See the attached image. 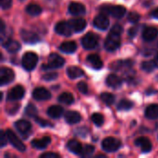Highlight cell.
Listing matches in <instances>:
<instances>
[{
    "mask_svg": "<svg viewBox=\"0 0 158 158\" xmlns=\"http://www.w3.org/2000/svg\"><path fill=\"white\" fill-rule=\"evenodd\" d=\"M57 73H55V72H51V73H48V74H45L44 76V80H45V81H54V80H56V78H57Z\"/></svg>",
    "mask_w": 158,
    "mask_h": 158,
    "instance_id": "60d3db41",
    "label": "cell"
},
{
    "mask_svg": "<svg viewBox=\"0 0 158 158\" xmlns=\"http://www.w3.org/2000/svg\"><path fill=\"white\" fill-rule=\"evenodd\" d=\"M51 139L49 137H44L39 140H33L31 142V146L36 149H44L50 143Z\"/></svg>",
    "mask_w": 158,
    "mask_h": 158,
    "instance_id": "d4e9b609",
    "label": "cell"
},
{
    "mask_svg": "<svg viewBox=\"0 0 158 158\" xmlns=\"http://www.w3.org/2000/svg\"><path fill=\"white\" fill-rule=\"evenodd\" d=\"M55 30H56V31L58 34L63 35V36H70L72 34V31H73L70 24L69 22H66V21H60V22H58L56 25Z\"/></svg>",
    "mask_w": 158,
    "mask_h": 158,
    "instance_id": "9c48e42d",
    "label": "cell"
},
{
    "mask_svg": "<svg viewBox=\"0 0 158 158\" xmlns=\"http://www.w3.org/2000/svg\"><path fill=\"white\" fill-rule=\"evenodd\" d=\"M140 18H141V17H140V15H139L137 12H131V13L129 14V16H128L129 20H130L131 22H132V23H135V22L139 21Z\"/></svg>",
    "mask_w": 158,
    "mask_h": 158,
    "instance_id": "74e56055",
    "label": "cell"
},
{
    "mask_svg": "<svg viewBox=\"0 0 158 158\" xmlns=\"http://www.w3.org/2000/svg\"><path fill=\"white\" fill-rule=\"evenodd\" d=\"M98 44V37L93 32H88L81 39V44L85 49H94Z\"/></svg>",
    "mask_w": 158,
    "mask_h": 158,
    "instance_id": "52a82bcc",
    "label": "cell"
},
{
    "mask_svg": "<svg viewBox=\"0 0 158 158\" xmlns=\"http://www.w3.org/2000/svg\"><path fill=\"white\" fill-rule=\"evenodd\" d=\"M37 113H38V111H37L36 107H35L33 105H31V104L28 105V106H27V107L25 108V114H26L28 117L35 118V117H36V115H37Z\"/></svg>",
    "mask_w": 158,
    "mask_h": 158,
    "instance_id": "836d02e7",
    "label": "cell"
},
{
    "mask_svg": "<svg viewBox=\"0 0 158 158\" xmlns=\"http://www.w3.org/2000/svg\"><path fill=\"white\" fill-rule=\"evenodd\" d=\"M37 62H38L37 55L33 52H27V53H25V55L22 57L21 65L25 70L31 71L36 67Z\"/></svg>",
    "mask_w": 158,
    "mask_h": 158,
    "instance_id": "7a4b0ae2",
    "label": "cell"
},
{
    "mask_svg": "<svg viewBox=\"0 0 158 158\" xmlns=\"http://www.w3.org/2000/svg\"><path fill=\"white\" fill-rule=\"evenodd\" d=\"M12 5V0H1L2 9H8Z\"/></svg>",
    "mask_w": 158,
    "mask_h": 158,
    "instance_id": "b9f144b4",
    "label": "cell"
},
{
    "mask_svg": "<svg viewBox=\"0 0 158 158\" xmlns=\"http://www.w3.org/2000/svg\"><path fill=\"white\" fill-rule=\"evenodd\" d=\"M69 23L70 24L73 31H75V32H80V31H83L86 27V20L82 18L72 19L69 21Z\"/></svg>",
    "mask_w": 158,
    "mask_h": 158,
    "instance_id": "4fadbf2b",
    "label": "cell"
},
{
    "mask_svg": "<svg viewBox=\"0 0 158 158\" xmlns=\"http://www.w3.org/2000/svg\"><path fill=\"white\" fill-rule=\"evenodd\" d=\"M145 117L149 119L158 118V105H150L145 110Z\"/></svg>",
    "mask_w": 158,
    "mask_h": 158,
    "instance_id": "4316f807",
    "label": "cell"
},
{
    "mask_svg": "<svg viewBox=\"0 0 158 158\" xmlns=\"http://www.w3.org/2000/svg\"><path fill=\"white\" fill-rule=\"evenodd\" d=\"M15 75L11 69L8 68H1L0 69V85H6L14 81Z\"/></svg>",
    "mask_w": 158,
    "mask_h": 158,
    "instance_id": "ba28073f",
    "label": "cell"
},
{
    "mask_svg": "<svg viewBox=\"0 0 158 158\" xmlns=\"http://www.w3.org/2000/svg\"><path fill=\"white\" fill-rule=\"evenodd\" d=\"M78 89H79V91H80L81 94H88V86H87V84H86L85 82H83V81H81V82L78 83Z\"/></svg>",
    "mask_w": 158,
    "mask_h": 158,
    "instance_id": "f35d334b",
    "label": "cell"
},
{
    "mask_svg": "<svg viewBox=\"0 0 158 158\" xmlns=\"http://www.w3.org/2000/svg\"><path fill=\"white\" fill-rule=\"evenodd\" d=\"M32 96L35 100L44 101V100H48L51 98V94L46 89H44L43 87H39V88L34 89V91L32 93Z\"/></svg>",
    "mask_w": 158,
    "mask_h": 158,
    "instance_id": "7c38bea8",
    "label": "cell"
},
{
    "mask_svg": "<svg viewBox=\"0 0 158 158\" xmlns=\"http://www.w3.org/2000/svg\"><path fill=\"white\" fill-rule=\"evenodd\" d=\"M119 147H120V142L112 137L106 138L102 142V148L104 149V151L108 153L116 152L117 150H118Z\"/></svg>",
    "mask_w": 158,
    "mask_h": 158,
    "instance_id": "5b68a950",
    "label": "cell"
},
{
    "mask_svg": "<svg viewBox=\"0 0 158 158\" xmlns=\"http://www.w3.org/2000/svg\"><path fill=\"white\" fill-rule=\"evenodd\" d=\"M63 113H64V109L62 106H52L47 110L48 116L51 117L52 118H58L63 115Z\"/></svg>",
    "mask_w": 158,
    "mask_h": 158,
    "instance_id": "cb8c5ba5",
    "label": "cell"
},
{
    "mask_svg": "<svg viewBox=\"0 0 158 158\" xmlns=\"http://www.w3.org/2000/svg\"><path fill=\"white\" fill-rule=\"evenodd\" d=\"M34 118H35V121H36V123H38V124H39V125H41L42 127L51 126V124H50V123H48L46 120H44L43 118H37V117H35Z\"/></svg>",
    "mask_w": 158,
    "mask_h": 158,
    "instance_id": "7bdbcfd3",
    "label": "cell"
},
{
    "mask_svg": "<svg viewBox=\"0 0 158 158\" xmlns=\"http://www.w3.org/2000/svg\"><path fill=\"white\" fill-rule=\"evenodd\" d=\"M42 158H58L59 156L57 154L55 153H44L43 155H41Z\"/></svg>",
    "mask_w": 158,
    "mask_h": 158,
    "instance_id": "ee69618b",
    "label": "cell"
},
{
    "mask_svg": "<svg viewBox=\"0 0 158 158\" xmlns=\"http://www.w3.org/2000/svg\"><path fill=\"white\" fill-rule=\"evenodd\" d=\"M59 49L63 53L71 54V53H74L76 51L77 44L74 42H65V43L61 44V45L59 46Z\"/></svg>",
    "mask_w": 158,
    "mask_h": 158,
    "instance_id": "484cf974",
    "label": "cell"
},
{
    "mask_svg": "<svg viewBox=\"0 0 158 158\" xmlns=\"http://www.w3.org/2000/svg\"><path fill=\"white\" fill-rule=\"evenodd\" d=\"M69 11L72 15H82L85 13V6L78 2H72L69 6Z\"/></svg>",
    "mask_w": 158,
    "mask_h": 158,
    "instance_id": "ac0fdd59",
    "label": "cell"
},
{
    "mask_svg": "<svg viewBox=\"0 0 158 158\" xmlns=\"http://www.w3.org/2000/svg\"><path fill=\"white\" fill-rule=\"evenodd\" d=\"M26 11L31 16H38L42 12V8L40 6H38L36 4H31L26 7Z\"/></svg>",
    "mask_w": 158,
    "mask_h": 158,
    "instance_id": "4dcf8cb0",
    "label": "cell"
},
{
    "mask_svg": "<svg viewBox=\"0 0 158 158\" xmlns=\"http://www.w3.org/2000/svg\"><path fill=\"white\" fill-rule=\"evenodd\" d=\"M87 61L94 69H100L103 67V61L100 58V56L96 54L89 55L87 57Z\"/></svg>",
    "mask_w": 158,
    "mask_h": 158,
    "instance_id": "44dd1931",
    "label": "cell"
},
{
    "mask_svg": "<svg viewBox=\"0 0 158 158\" xmlns=\"http://www.w3.org/2000/svg\"><path fill=\"white\" fill-rule=\"evenodd\" d=\"M65 64V60L62 56L57 54H51L48 56V62L45 65H43V69H51L61 68Z\"/></svg>",
    "mask_w": 158,
    "mask_h": 158,
    "instance_id": "277c9868",
    "label": "cell"
},
{
    "mask_svg": "<svg viewBox=\"0 0 158 158\" xmlns=\"http://www.w3.org/2000/svg\"><path fill=\"white\" fill-rule=\"evenodd\" d=\"M101 9L104 13H107L116 19H121L127 11L123 6H104Z\"/></svg>",
    "mask_w": 158,
    "mask_h": 158,
    "instance_id": "3957f363",
    "label": "cell"
},
{
    "mask_svg": "<svg viewBox=\"0 0 158 158\" xmlns=\"http://www.w3.org/2000/svg\"><path fill=\"white\" fill-rule=\"evenodd\" d=\"M157 55H158V54H157Z\"/></svg>",
    "mask_w": 158,
    "mask_h": 158,
    "instance_id": "f907efd6",
    "label": "cell"
},
{
    "mask_svg": "<svg viewBox=\"0 0 158 158\" xmlns=\"http://www.w3.org/2000/svg\"><path fill=\"white\" fill-rule=\"evenodd\" d=\"M131 66H132V62L131 60H124V61H116L111 65V68L114 70H121L124 68L129 69Z\"/></svg>",
    "mask_w": 158,
    "mask_h": 158,
    "instance_id": "f1b7e54d",
    "label": "cell"
},
{
    "mask_svg": "<svg viewBox=\"0 0 158 158\" xmlns=\"http://www.w3.org/2000/svg\"><path fill=\"white\" fill-rule=\"evenodd\" d=\"M135 145L138 146V147H140L143 153H148V152H150L152 150V143L145 137L138 138L135 141Z\"/></svg>",
    "mask_w": 158,
    "mask_h": 158,
    "instance_id": "2e32d148",
    "label": "cell"
},
{
    "mask_svg": "<svg viewBox=\"0 0 158 158\" xmlns=\"http://www.w3.org/2000/svg\"><path fill=\"white\" fill-rule=\"evenodd\" d=\"M6 137L8 139V142L12 144V146L14 148H16L19 152H24L25 151V149H26L25 145L22 143V142L20 141V139L12 131L7 130L6 131Z\"/></svg>",
    "mask_w": 158,
    "mask_h": 158,
    "instance_id": "8992f818",
    "label": "cell"
},
{
    "mask_svg": "<svg viewBox=\"0 0 158 158\" xmlns=\"http://www.w3.org/2000/svg\"><path fill=\"white\" fill-rule=\"evenodd\" d=\"M156 68V64L153 61H145L142 64V69L144 70V71H148V72H151L153 71V69Z\"/></svg>",
    "mask_w": 158,
    "mask_h": 158,
    "instance_id": "d590c367",
    "label": "cell"
},
{
    "mask_svg": "<svg viewBox=\"0 0 158 158\" xmlns=\"http://www.w3.org/2000/svg\"><path fill=\"white\" fill-rule=\"evenodd\" d=\"M154 62H155V64H156V67L158 68V55L155 57V59H154Z\"/></svg>",
    "mask_w": 158,
    "mask_h": 158,
    "instance_id": "c3c4849f",
    "label": "cell"
},
{
    "mask_svg": "<svg viewBox=\"0 0 158 158\" xmlns=\"http://www.w3.org/2000/svg\"><path fill=\"white\" fill-rule=\"evenodd\" d=\"M81 119V115L76 111H68L65 114V120L69 124H76Z\"/></svg>",
    "mask_w": 158,
    "mask_h": 158,
    "instance_id": "7402d4cb",
    "label": "cell"
},
{
    "mask_svg": "<svg viewBox=\"0 0 158 158\" xmlns=\"http://www.w3.org/2000/svg\"><path fill=\"white\" fill-rule=\"evenodd\" d=\"M137 31V29L136 28H131L130 31H129V34H130V36L131 37H133V36H135L136 35V32Z\"/></svg>",
    "mask_w": 158,
    "mask_h": 158,
    "instance_id": "bcb514c9",
    "label": "cell"
},
{
    "mask_svg": "<svg viewBox=\"0 0 158 158\" xmlns=\"http://www.w3.org/2000/svg\"><path fill=\"white\" fill-rule=\"evenodd\" d=\"M94 151V147L92 146V145H85L83 146V151H82V154L81 156H91Z\"/></svg>",
    "mask_w": 158,
    "mask_h": 158,
    "instance_id": "8d00e7d4",
    "label": "cell"
},
{
    "mask_svg": "<svg viewBox=\"0 0 158 158\" xmlns=\"http://www.w3.org/2000/svg\"><path fill=\"white\" fill-rule=\"evenodd\" d=\"M19 105H15V106H11V107H8V108H6V111L9 113V114H11V115H13L14 113H16L17 111H18V109H19Z\"/></svg>",
    "mask_w": 158,
    "mask_h": 158,
    "instance_id": "f6af8a7d",
    "label": "cell"
},
{
    "mask_svg": "<svg viewBox=\"0 0 158 158\" xmlns=\"http://www.w3.org/2000/svg\"><path fill=\"white\" fill-rule=\"evenodd\" d=\"M58 101L65 105H70L74 102V97L69 93H63L58 96Z\"/></svg>",
    "mask_w": 158,
    "mask_h": 158,
    "instance_id": "f546056e",
    "label": "cell"
},
{
    "mask_svg": "<svg viewBox=\"0 0 158 158\" xmlns=\"http://www.w3.org/2000/svg\"><path fill=\"white\" fill-rule=\"evenodd\" d=\"M19 1H24V0H19Z\"/></svg>",
    "mask_w": 158,
    "mask_h": 158,
    "instance_id": "681fc988",
    "label": "cell"
},
{
    "mask_svg": "<svg viewBox=\"0 0 158 158\" xmlns=\"http://www.w3.org/2000/svg\"><path fill=\"white\" fill-rule=\"evenodd\" d=\"M132 106H133L132 102H131L130 100H127V99H122L118 103V110H121V111L130 110Z\"/></svg>",
    "mask_w": 158,
    "mask_h": 158,
    "instance_id": "1f68e13d",
    "label": "cell"
},
{
    "mask_svg": "<svg viewBox=\"0 0 158 158\" xmlns=\"http://www.w3.org/2000/svg\"><path fill=\"white\" fill-rule=\"evenodd\" d=\"M152 16H153L154 18H156V19H158V7L157 8H156L155 10H153Z\"/></svg>",
    "mask_w": 158,
    "mask_h": 158,
    "instance_id": "7dc6e473",
    "label": "cell"
},
{
    "mask_svg": "<svg viewBox=\"0 0 158 158\" xmlns=\"http://www.w3.org/2000/svg\"><path fill=\"white\" fill-rule=\"evenodd\" d=\"M20 37L23 40V42L27 44H35L39 42V37L36 33L27 31V30H21L20 31Z\"/></svg>",
    "mask_w": 158,
    "mask_h": 158,
    "instance_id": "8fae6325",
    "label": "cell"
},
{
    "mask_svg": "<svg viewBox=\"0 0 158 158\" xmlns=\"http://www.w3.org/2000/svg\"><path fill=\"white\" fill-rule=\"evenodd\" d=\"M24 94H25L24 88L20 85H18L10 90V92L7 94V99L9 101H17L21 99L24 96Z\"/></svg>",
    "mask_w": 158,
    "mask_h": 158,
    "instance_id": "30bf717a",
    "label": "cell"
},
{
    "mask_svg": "<svg viewBox=\"0 0 158 158\" xmlns=\"http://www.w3.org/2000/svg\"><path fill=\"white\" fill-rule=\"evenodd\" d=\"M106 84H107L109 87H111V88L117 89V88H118V87L121 86V84H122V80H121L118 76H117V75H115V74H111V75H109V76L106 78Z\"/></svg>",
    "mask_w": 158,
    "mask_h": 158,
    "instance_id": "603a6c76",
    "label": "cell"
},
{
    "mask_svg": "<svg viewBox=\"0 0 158 158\" xmlns=\"http://www.w3.org/2000/svg\"><path fill=\"white\" fill-rule=\"evenodd\" d=\"M101 99L106 105L111 106L115 101V96L110 93H104L101 94Z\"/></svg>",
    "mask_w": 158,
    "mask_h": 158,
    "instance_id": "d6a6232c",
    "label": "cell"
},
{
    "mask_svg": "<svg viewBox=\"0 0 158 158\" xmlns=\"http://www.w3.org/2000/svg\"><path fill=\"white\" fill-rule=\"evenodd\" d=\"M92 120H93V122H94L96 126L100 127V126H102L103 123H104V117H103L101 114H99V113H94V114L92 116Z\"/></svg>",
    "mask_w": 158,
    "mask_h": 158,
    "instance_id": "e575fe53",
    "label": "cell"
},
{
    "mask_svg": "<svg viewBox=\"0 0 158 158\" xmlns=\"http://www.w3.org/2000/svg\"><path fill=\"white\" fill-rule=\"evenodd\" d=\"M15 127L18 130V131L19 133H21L22 135H27L31 129V125L29 121L24 120V119H19L15 123Z\"/></svg>",
    "mask_w": 158,
    "mask_h": 158,
    "instance_id": "5bb4252c",
    "label": "cell"
},
{
    "mask_svg": "<svg viewBox=\"0 0 158 158\" xmlns=\"http://www.w3.org/2000/svg\"><path fill=\"white\" fill-rule=\"evenodd\" d=\"M67 147L71 153H73L75 155H78V156H81L82 151H83V146L76 140L69 141L68 143V144H67Z\"/></svg>",
    "mask_w": 158,
    "mask_h": 158,
    "instance_id": "ffe728a7",
    "label": "cell"
},
{
    "mask_svg": "<svg viewBox=\"0 0 158 158\" xmlns=\"http://www.w3.org/2000/svg\"><path fill=\"white\" fill-rule=\"evenodd\" d=\"M122 31H123V28L119 24H115L112 27L110 33L108 34V36L105 41V48L107 51L109 52L115 51L120 46V35Z\"/></svg>",
    "mask_w": 158,
    "mask_h": 158,
    "instance_id": "6da1fadb",
    "label": "cell"
},
{
    "mask_svg": "<svg viewBox=\"0 0 158 158\" xmlns=\"http://www.w3.org/2000/svg\"><path fill=\"white\" fill-rule=\"evenodd\" d=\"M94 25L95 28L99 30H106L109 26V19L103 14L98 15L95 17L94 20Z\"/></svg>",
    "mask_w": 158,
    "mask_h": 158,
    "instance_id": "9a60e30c",
    "label": "cell"
},
{
    "mask_svg": "<svg viewBox=\"0 0 158 158\" xmlns=\"http://www.w3.org/2000/svg\"><path fill=\"white\" fill-rule=\"evenodd\" d=\"M7 141H8V139L6 137V132L1 131V133H0V145H1V147H4L7 143Z\"/></svg>",
    "mask_w": 158,
    "mask_h": 158,
    "instance_id": "ab89813d",
    "label": "cell"
},
{
    "mask_svg": "<svg viewBox=\"0 0 158 158\" xmlns=\"http://www.w3.org/2000/svg\"><path fill=\"white\" fill-rule=\"evenodd\" d=\"M158 35V30L155 27H147L143 31V38L146 42H151L155 40Z\"/></svg>",
    "mask_w": 158,
    "mask_h": 158,
    "instance_id": "e0dca14e",
    "label": "cell"
},
{
    "mask_svg": "<svg viewBox=\"0 0 158 158\" xmlns=\"http://www.w3.org/2000/svg\"><path fill=\"white\" fill-rule=\"evenodd\" d=\"M3 46L9 52V53H16L20 49V44L19 42L11 39H7L2 43Z\"/></svg>",
    "mask_w": 158,
    "mask_h": 158,
    "instance_id": "d6986e66",
    "label": "cell"
},
{
    "mask_svg": "<svg viewBox=\"0 0 158 158\" xmlns=\"http://www.w3.org/2000/svg\"><path fill=\"white\" fill-rule=\"evenodd\" d=\"M67 74L70 79H77L81 77L84 74V72L78 67H69L67 69Z\"/></svg>",
    "mask_w": 158,
    "mask_h": 158,
    "instance_id": "83f0119b",
    "label": "cell"
}]
</instances>
